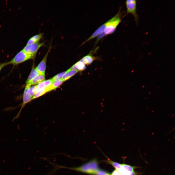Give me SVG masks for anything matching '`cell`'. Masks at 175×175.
<instances>
[{
	"label": "cell",
	"mask_w": 175,
	"mask_h": 175,
	"mask_svg": "<svg viewBox=\"0 0 175 175\" xmlns=\"http://www.w3.org/2000/svg\"><path fill=\"white\" fill-rule=\"evenodd\" d=\"M63 82L61 79L53 82L51 85L49 87V92L56 89L61 85Z\"/></svg>",
	"instance_id": "cell-14"
},
{
	"label": "cell",
	"mask_w": 175,
	"mask_h": 175,
	"mask_svg": "<svg viewBox=\"0 0 175 175\" xmlns=\"http://www.w3.org/2000/svg\"><path fill=\"white\" fill-rule=\"evenodd\" d=\"M75 69H71L70 68L66 71V72L61 79L64 82L72 77L79 72Z\"/></svg>",
	"instance_id": "cell-8"
},
{
	"label": "cell",
	"mask_w": 175,
	"mask_h": 175,
	"mask_svg": "<svg viewBox=\"0 0 175 175\" xmlns=\"http://www.w3.org/2000/svg\"><path fill=\"white\" fill-rule=\"evenodd\" d=\"M6 66V62L2 63L0 65V71L5 66Z\"/></svg>",
	"instance_id": "cell-22"
},
{
	"label": "cell",
	"mask_w": 175,
	"mask_h": 175,
	"mask_svg": "<svg viewBox=\"0 0 175 175\" xmlns=\"http://www.w3.org/2000/svg\"><path fill=\"white\" fill-rule=\"evenodd\" d=\"M109 173L99 169L97 170L95 175H107Z\"/></svg>",
	"instance_id": "cell-21"
},
{
	"label": "cell",
	"mask_w": 175,
	"mask_h": 175,
	"mask_svg": "<svg viewBox=\"0 0 175 175\" xmlns=\"http://www.w3.org/2000/svg\"><path fill=\"white\" fill-rule=\"evenodd\" d=\"M86 64L81 60L77 62L70 68L71 69H75L79 71H82L85 70L86 68Z\"/></svg>",
	"instance_id": "cell-9"
},
{
	"label": "cell",
	"mask_w": 175,
	"mask_h": 175,
	"mask_svg": "<svg viewBox=\"0 0 175 175\" xmlns=\"http://www.w3.org/2000/svg\"><path fill=\"white\" fill-rule=\"evenodd\" d=\"M151 92H149V94H150V93H151Z\"/></svg>",
	"instance_id": "cell-26"
},
{
	"label": "cell",
	"mask_w": 175,
	"mask_h": 175,
	"mask_svg": "<svg viewBox=\"0 0 175 175\" xmlns=\"http://www.w3.org/2000/svg\"><path fill=\"white\" fill-rule=\"evenodd\" d=\"M55 165L57 166L56 167L57 169L60 168H67L93 175H95L96 171L99 169L98 162L96 159L91 160L78 167H68L57 165H56V164Z\"/></svg>",
	"instance_id": "cell-1"
},
{
	"label": "cell",
	"mask_w": 175,
	"mask_h": 175,
	"mask_svg": "<svg viewBox=\"0 0 175 175\" xmlns=\"http://www.w3.org/2000/svg\"><path fill=\"white\" fill-rule=\"evenodd\" d=\"M144 86H144H144H142V87L143 88H144Z\"/></svg>",
	"instance_id": "cell-25"
},
{
	"label": "cell",
	"mask_w": 175,
	"mask_h": 175,
	"mask_svg": "<svg viewBox=\"0 0 175 175\" xmlns=\"http://www.w3.org/2000/svg\"><path fill=\"white\" fill-rule=\"evenodd\" d=\"M66 72V71H64L54 76L52 79L53 81L54 82L60 79L61 78Z\"/></svg>",
	"instance_id": "cell-18"
},
{
	"label": "cell",
	"mask_w": 175,
	"mask_h": 175,
	"mask_svg": "<svg viewBox=\"0 0 175 175\" xmlns=\"http://www.w3.org/2000/svg\"><path fill=\"white\" fill-rule=\"evenodd\" d=\"M122 13L119 10L112 18L108 20V25L104 31L106 35L113 33L121 22Z\"/></svg>",
	"instance_id": "cell-2"
},
{
	"label": "cell",
	"mask_w": 175,
	"mask_h": 175,
	"mask_svg": "<svg viewBox=\"0 0 175 175\" xmlns=\"http://www.w3.org/2000/svg\"><path fill=\"white\" fill-rule=\"evenodd\" d=\"M34 57L33 56L27 53L22 50L18 52L10 61L6 62V65H18Z\"/></svg>",
	"instance_id": "cell-3"
},
{
	"label": "cell",
	"mask_w": 175,
	"mask_h": 175,
	"mask_svg": "<svg viewBox=\"0 0 175 175\" xmlns=\"http://www.w3.org/2000/svg\"><path fill=\"white\" fill-rule=\"evenodd\" d=\"M51 45H50L47 52L42 60L36 68L40 74L45 75L47 57L49 51L51 49Z\"/></svg>",
	"instance_id": "cell-6"
},
{
	"label": "cell",
	"mask_w": 175,
	"mask_h": 175,
	"mask_svg": "<svg viewBox=\"0 0 175 175\" xmlns=\"http://www.w3.org/2000/svg\"><path fill=\"white\" fill-rule=\"evenodd\" d=\"M106 36L104 32H103L98 35L96 37V38L95 43V44H97L101 39Z\"/></svg>",
	"instance_id": "cell-19"
},
{
	"label": "cell",
	"mask_w": 175,
	"mask_h": 175,
	"mask_svg": "<svg viewBox=\"0 0 175 175\" xmlns=\"http://www.w3.org/2000/svg\"><path fill=\"white\" fill-rule=\"evenodd\" d=\"M39 74L36 68L33 67L26 81V84L29 83L33 79Z\"/></svg>",
	"instance_id": "cell-12"
},
{
	"label": "cell",
	"mask_w": 175,
	"mask_h": 175,
	"mask_svg": "<svg viewBox=\"0 0 175 175\" xmlns=\"http://www.w3.org/2000/svg\"><path fill=\"white\" fill-rule=\"evenodd\" d=\"M158 65H159V64H158V65H157V66H158Z\"/></svg>",
	"instance_id": "cell-27"
},
{
	"label": "cell",
	"mask_w": 175,
	"mask_h": 175,
	"mask_svg": "<svg viewBox=\"0 0 175 175\" xmlns=\"http://www.w3.org/2000/svg\"><path fill=\"white\" fill-rule=\"evenodd\" d=\"M122 166L127 170L130 172H134V169L136 168L134 166H132L125 164H121Z\"/></svg>",
	"instance_id": "cell-17"
},
{
	"label": "cell",
	"mask_w": 175,
	"mask_h": 175,
	"mask_svg": "<svg viewBox=\"0 0 175 175\" xmlns=\"http://www.w3.org/2000/svg\"><path fill=\"white\" fill-rule=\"evenodd\" d=\"M107 175H113L112 174H111L110 173H108V174Z\"/></svg>",
	"instance_id": "cell-23"
},
{
	"label": "cell",
	"mask_w": 175,
	"mask_h": 175,
	"mask_svg": "<svg viewBox=\"0 0 175 175\" xmlns=\"http://www.w3.org/2000/svg\"><path fill=\"white\" fill-rule=\"evenodd\" d=\"M43 34V33H40L33 36L28 40L26 45L31 44L39 42L42 37Z\"/></svg>",
	"instance_id": "cell-11"
},
{
	"label": "cell",
	"mask_w": 175,
	"mask_h": 175,
	"mask_svg": "<svg viewBox=\"0 0 175 175\" xmlns=\"http://www.w3.org/2000/svg\"><path fill=\"white\" fill-rule=\"evenodd\" d=\"M127 14H131L134 17L136 23H138V16L136 11V1L128 0L125 2Z\"/></svg>",
	"instance_id": "cell-4"
},
{
	"label": "cell",
	"mask_w": 175,
	"mask_h": 175,
	"mask_svg": "<svg viewBox=\"0 0 175 175\" xmlns=\"http://www.w3.org/2000/svg\"><path fill=\"white\" fill-rule=\"evenodd\" d=\"M105 162L111 165L115 168L116 170H118L122 167L121 164L113 161L109 159H108Z\"/></svg>",
	"instance_id": "cell-16"
},
{
	"label": "cell",
	"mask_w": 175,
	"mask_h": 175,
	"mask_svg": "<svg viewBox=\"0 0 175 175\" xmlns=\"http://www.w3.org/2000/svg\"><path fill=\"white\" fill-rule=\"evenodd\" d=\"M133 71H134V70H132L131 71V73L133 72Z\"/></svg>",
	"instance_id": "cell-24"
},
{
	"label": "cell",
	"mask_w": 175,
	"mask_h": 175,
	"mask_svg": "<svg viewBox=\"0 0 175 175\" xmlns=\"http://www.w3.org/2000/svg\"><path fill=\"white\" fill-rule=\"evenodd\" d=\"M35 87V86H32L31 87H30L29 89V94L32 98L35 94L34 90Z\"/></svg>",
	"instance_id": "cell-20"
},
{
	"label": "cell",
	"mask_w": 175,
	"mask_h": 175,
	"mask_svg": "<svg viewBox=\"0 0 175 175\" xmlns=\"http://www.w3.org/2000/svg\"><path fill=\"white\" fill-rule=\"evenodd\" d=\"M97 57L92 56L90 52L87 55L84 57L81 60L86 64L89 65L95 60Z\"/></svg>",
	"instance_id": "cell-10"
},
{
	"label": "cell",
	"mask_w": 175,
	"mask_h": 175,
	"mask_svg": "<svg viewBox=\"0 0 175 175\" xmlns=\"http://www.w3.org/2000/svg\"><path fill=\"white\" fill-rule=\"evenodd\" d=\"M45 79L44 75L39 74L33 79L29 84L31 85H34L37 84H38L42 81L45 80Z\"/></svg>",
	"instance_id": "cell-13"
},
{
	"label": "cell",
	"mask_w": 175,
	"mask_h": 175,
	"mask_svg": "<svg viewBox=\"0 0 175 175\" xmlns=\"http://www.w3.org/2000/svg\"><path fill=\"white\" fill-rule=\"evenodd\" d=\"M44 45V43H41L39 42L31 44L26 45L22 50L35 57L39 49Z\"/></svg>",
	"instance_id": "cell-5"
},
{
	"label": "cell",
	"mask_w": 175,
	"mask_h": 175,
	"mask_svg": "<svg viewBox=\"0 0 175 175\" xmlns=\"http://www.w3.org/2000/svg\"><path fill=\"white\" fill-rule=\"evenodd\" d=\"M53 81L52 79L45 80L35 86V94L39 92L41 89L50 86L52 84Z\"/></svg>",
	"instance_id": "cell-7"
},
{
	"label": "cell",
	"mask_w": 175,
	"mask_h": 175,
	"mask_svg": "<svg viewBox=\"0 0 175 175\" xmlns=\"http://www.w3.org/2000/svg\"><path fill=\"white\" fill-rule=\"evenodd\" d=\"M50 87V86H49ZM44 88L35 94L32 98V100L39 97L46 93L49 92V87Z\"/></svg>",
	"instance_id": "cell-15"
}]
</instances>
